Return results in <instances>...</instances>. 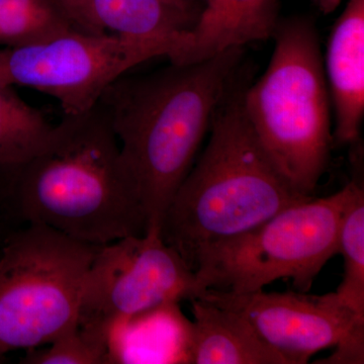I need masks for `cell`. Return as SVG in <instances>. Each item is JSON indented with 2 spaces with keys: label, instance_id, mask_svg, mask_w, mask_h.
Returning a JSON list of instances; mask_svg holds the SVG:
<instances>
[{
  "label": "cell",
  "instance_id": "9",
  "mask_svg": "<svg viewBox=\"0 0 364 364\" xmlns=\"http://www.w3.org/2000/svg\"><path fill=\"white\" fill-rule=\"evenodd\" d=\"M195 299L240 314L287 364L308 363L314 354L349 342H364V318L334 293H234L203 289Z\"/></svg>",
  "mask_w": 364,
  "mask_h": 364
},
{
  "label": "cell",
  "instance_id": "13",
  "mask_svg": "<svg viewBox=\"0 0 364 364\" xmlns=\"http://www.w3.org/2000/svg\"><path fill=\"white\" fill-rule=\"evenodd\" d=\"M191 301V364H287L240 314L200 299Z\"/></svg>",
  "mask_w": 364,
  "mask_h": 364
},
{
  "label": "cell",
  "instance_id": "19",
  "mask_svg": "<svg viewBox=\"0 0 364 364\" xmlns=\"http://www.w3.org/2000/svg\"><path fill=\"white\" fill-rule=\"evenodd\" d=\"M314 4L323 14H330L339 6L341 0H313Z\"/></svg>",
  "mask_w": 364,
  "mask_h": 364
},
{
  "label": "cell",
  "instance_id": "5",
  "mask_svg": "<svg viewBox=\"0 0 364 364\" xmlns=\"http://www.w3.org/2000/svg\"><path fill=\"white\" fill-rule=\"evenodd\" d=\"M355 184L294 203L245 233L202 249L193 267L200 293H248L282 279L308 293L326 263L338 255L340 225Z\"/></svg>",
  "mask_w": 364,
  "mask_h": 364
},
{
  "label": "cell",
  "instance_id": "18",
  "mask_svg": "<svg viewBox=\"0 0 364 364\" xmlns=\"http://www.w3.org/2000/svg\"><path fill=\"white\" fill-rule=\"evenodd\" d=\"M23 364H102L107 363L105 345L86 336L78 326L61 335L47 348L28 350Z\"/></svg>",
  "mask_w": 364,
  "mask_h": 364
},
{
  "label": "cell",
  "instance_id": "1",
  "mask_svg": "<svg viewBox=\"0 0 364 364\" xmlns=\"http://www.w3.org/2000/svg\"><path fill=\"white\" fill-rule=\"evenodd\" d=\"M243 55L244 48H233L149 75H122L100 97L138 189L147 232H160L218 105L241 76Z\"/></svg>",
  "mask_w": 364,
  "mask_h": 364
},
{
  "label": "cell",
  "instance_id": "4",
  "mask_svg": "<svg viewBox=\"0 0 364 364\" xmlns=\"http://www.w3.org/2000/svg\"><path fill=\"white\" fill-rule=\"evenodd\" d=\"M267 71L246 85L243 111L254 135L296 193L313 196L329 164L331 98L315 23L280 18Z\"/></svg>",
  "mask_w": 364,
  "mask_h": 364
},
{
  "label": "cell",
  "instance_id": "20",
  "mask_svg": "<svg viewBox=\"0 0 364 364\" xmlns=\"http://www.w3.org/2000/svg\"><path fill=\"white\" fill-rule=\"evenodd\" d=\"M177 1L181 2L184 6L191 7V9L200 11V13L203 6V0H177Z\"/></svg>",
  "mask_w": 364,
  "mask_h": 364
},
{
  "label": "cell",
  "instance_id": "6",
  "mask_svg": "<svg viewBox=\"0 0 364 364\" xmlns=\"http://www.w3.org/2000/svg\"><path fill=\"white\" fill-rule=\"evenodd\" d=\"M100 246L28 224L0 248V360L78 326L83 284Z\"/></svg>",
  "mask_w": 364,
  "mask_h": 364
},
{
  "label": "cell",
  "instance_id": "10",
  "mask_svg": "<svg viewBox=\"0 0 364 364\" xmlns=\"http://www.w3.org/2000/svg\"><path fill=\"white\" fill-rule=\"evenodd\" d=\"M79 32L112 35L171 47L169 58L200 11L177 0H57Z\"/></svg>",
  "mask_w": 364,
  "mask_h": 364
},
{
  "label": "cell",
  "instance_id": "11",
  "mask_svg": "<svg viewBox=\"0 0 364 364\" xmlns=\"http://www.w3.org/2000/svg\"><path fill=\"white\" fill-rule=\"evenodd\" d=\"M279 20V0H203L195 26L184 33L170 63H198L270 39Z\"/></svg>",
  "mask_w": 364,
  "mask_h": 364
},
{
  "label": "cell",
  "instance_id": "7",
  "mask_svg": "<svg viewBox=\"0 0 364 364\" xmlns=\"http://www.w3.org/2000/svg\"><path fill=\"white\" fill-rule=\"evenodd\" d=\"M198 293L196 272L159 231L126 237L98 248L83 284L78 328L107 347L117 323Z\"/></svg>",
  "mask_w": 364,
  "mask_h": 364
},
{
  "label": "cell",
  "instance_id": "8",
  "mask_svg": "<svg viewBox=\"0 0 364 364\" xmlns=\"http://www.w3.org/2000/svg\"><path fill=\"white\" fill-rule=\"evenodd\" d=\"M166 43L73 30L18 47H0V85L26 86L56 98L65 116L85 114L131 68L166 56Z\"/></svg>",
  "mask_w": 364,
  "mask_h": 364
},
{
  "label": "cell",
  "instance_id": "3",
  "mask_svg": "<svg viewBox=\"0 0 364 364\" xmlns=\"http://www.w3.org/2000/svg\"><path fill=\"white\" fill-rule=\"evenodd\" d=\"M245 78L241 74L218 105L207 147L177 189L160 226L163 240L191 269L202 249L312 198L289 186L254 135L243 111Z\"/></svg>",
  "mask_w": 364,
  "mask_h": 364
},
{
  "label": "cell",
  "instance_id": "12",
  "mask_svg": "<svg viewBox=\"0 0 364 364\" xmlns=\"http://www.w3.org/2000/svg\"><path fill=\"white\" fill-rule=\"evenodd\" d=\"M324 70L336 119L335 141L354 145L364 116V0H349L333 26Z\"/></svg>",
  "mask_w": 364,
  "mask_h": 364
},
{
  "label": "cell",
  "instance_id": "16",
  "mask_svg": "<svg viewBox=\"0 0 364 364\" xmlns=\"http://www.w3.org/2000/svg\"><path fill=\"white\" fill-rule=\"evenodd\" d=\"M73 30L57 0H0V47L33 44Z\"/></svg>",
  "mask_w": 364,
  "mask_h": 364
},
{
  "label": "cell",
  "instance_id": "14",
  "mask_svg": "<svg viewBox=\"0 0 364 364\" xmlns=\"http://www.w3.org/2000/svg\"><path fill=\"white\" fill-rule=\"evenodd\" d=\"M191 333L178 303L158 306L112 327L107 363H188Z\"/></svg>",
  "mask_w": 364,
  "mask_h": 364
},
{
  "label": "cell",
  "instance_id": "2",
  "mask_svg": "<svg viewBox=\"0 0 364 364\" xmlns=\"http://www.w3.org/2000/svg\"><path fill=\"white\" fill-rule=\"evenodd\" d=\"M21 217L95 246L143 236L148 221L104 107L65 116L51 140L11 171Z\"/></svg>",
  "mask_w": 364,
  "mask_h": 364
},
{
  "label": "cell",
  "instance_id": "15",
  "mask_svg": "<svg viewBox=\"0 0 364 364\" xmlns=\"http://www.w3.org/2000/svg\"><path fill=\"white\" fill-rule=\"evenodd\" d=\"M55 129L14 86L0 85V173L32 159L51 140Z\"/></svg>",
  "mask_w": 364,
  "mask_h": 364
},
{
  "label": "cell",
  "instance_id": "17",
  "mask_svg": "<svg viewBox=\"0 0 364 364\" xmlns=\"http://www.w3.org/2000/svg\"><path fill=\"white\" fill-rule=\"evenodd\" d=\"M338 255L343 257L344 274L335 296L364 318V191L358 182L340 225Z\"/></svg>",
  "mask_w": 364,
  "mask_h": 364
}]
</instances>
